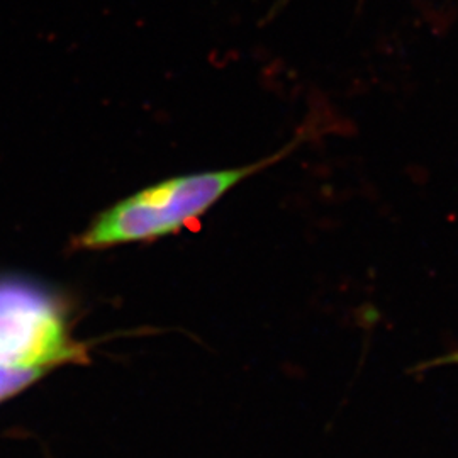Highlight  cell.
Listing matches in <instances>:
<instances>
[{"label":"cell","mask_w":458,"mask_h":458,"mask_svg":"<svg viewBox=\"0 0 458 458\" xmlns=\"http://www.w3.org/2000/svg\"><path fill=\"white\" fill-rule=\"evenodd\" d=\"M297 145L299 140H294L253 164L185 174L147 187L100 214L83 233L81 246L106 248L175 234L209 213L242 182L280 162Z\"/></svg>","instance_id":"obj_1"},{"label":"cell","mask_w":458,"mask_h":458,"mask_svg":"<svg viewBox=\"0 0 458 458\" xmlns=\"http://www.w3.org/2000/svg\"><path fill=\"white\" fill-rule=\"evenodd\" d=\"M41 374L34 370H21L0 365V403L7 397H13L21 393L24 387L36 382Z\"/></svg>","instance_id":"obj_3"},{"label":"cell","mask_w":458,"mask_h":458,"mask_svg":"<svg viewBox=\"0 0 458 458\" xmlns=\"http://www.w3.org/2000/svg\"><path fill=\"white\" fill-rule=\"evenodd\" d=\"M82 344L68 335L55 301L19 280H0V365L41 376L62 363L82 361Z\"/></svg>","instance_id":"obj_2"}]
</instances>
